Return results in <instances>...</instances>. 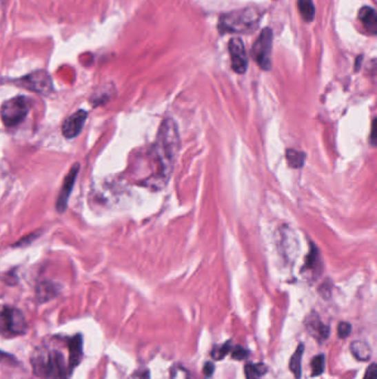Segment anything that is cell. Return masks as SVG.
<instances>
[{"instance_id":"1","label":"cell","mask_w":377,"mask_h":379,"mask_svg":"<svg viewBox=\"0 0 377 379\" xmlns=\"http://www.w3.org/2000/svg\"><path fill=\"white\" fill-rule=\"evenodd\" d=\"M179 150V133L176 121L165 119L159 126L156 142L153 146V157L156 172L145 181V186L161 190L171 179Z\"/></svg>"},{"instance_id":"2","label":"cell","mask_w":377,"mask_h":379,"mask_svg":"<svg viewBox=\"0 0 377 379\" xmlns=\"http://www.w3.org/2000/svg\"><path fill=\"white\" fill-rule=\"evenodd\" d=\"M34 375L45 379H68L70 369L65 364V357L60 351H49L39 349L31 357Z\"/></svg>"},{"instance_id":"3","label":"cell","mask_w":377,"mask_h":379,"mask_svg":"<svg viewBox=\"0 0 377 379\" xmlns=\"http://www.w3.org/2000/svg\"><path fill=\"white\" fill-rule=\"evenodd\" d=\"M263 14V9L254 7L227 12L219 19V30L230 34H250L258 28Z\"/></svg>"},{"instance_id":"4","label":"cell","mask_w":377,"mask_h":379,"mask_svg":"<svg viewBox=\"0 0 377 379\" xmlns=\"http://www.w3.org/2000/svg\"><path fill=\"white\" fill-rule=\"evenodd\" d=\"M31 108V100L27 97L19 96L9 99L0 108V117L7 128L19 126L28 115Z\"/></svg>"},{"instance_id":"5","label":"cell","mask_w":377,"mask_h":379,"mask_svg":"<svg viewBox=\"0 0 377 379\" xmlns=\"http://www.w3.org/2000/svg\"><path fill=\"white\" fill-rule=\"evenodd\" d=\"M28 325L20 309L5 307L0 309V333L5 337H14L27 333Z\"/></svg>"},{"instance_id":"6","label":"cell","mask_w":377,"mask_h":379,"mask_svg":"<svg viewBox=\"0 0 377 379\" xmlns=\"http://www.w3.org/2000/svg\"><path fill=\"white\" fill-rule=\"evenodd\" d=\"M274 34L270 28H265L258 37L252 49V56L263 70L272 69V52Z\"/></svg>"},{"instance_id":"7","label":"cell","mask_w":377,"mask_h":379,"mask_svg":"<svg viewBox=\"0 0 377 379\" xmlns=\"http://www.w3.org/2000/svg\"><path fill=\"white\" fill-rule=\"evenodd\" d=\"M17 84L25 89L45 96L53 91L52 80L49 73L45 70L34 71L28 76L18 79Z\"/></svg>"},{"instance_id":"8","label":"cell","mask_w":377,"mask_h":379,"mask_svg":"<svg viewBox=\"0 0 377 379\" xmlns=\"http://www.w3.org/2000/svg\"><path fill=\"white\" fill-rule=\"evenodd\" d=\"M230 59H232V67L235 72L243 75L248 68V57H247L246 49L243 46V40L241 38H232L230 39Z\"/></svg>"},{"instance_id":"9","label":"cell","mask_w":377,"mask_h":379,"mask_svg":"<svg viewBox=\"0 0 377 379\" xmlns=\"http://www.w3.org/2000/svg\"><path fill=\"white\" fill-rule=\"evenodd\" d=\"M305 325L307 333L313 338H316L318 343H323L330 336V327L322 323L318 313L312 312L310 315H307L305 318Z\"/></svg>"},{"instance_id":"10","label":"cell","mask_w":377,"mask_h":379,"mask_svg":"<svg viewBox=\"0 0 377 379\" xmlns=\"http://www.w3.org/2000/svg\"><path fill=\"white\" fill-rule=\"evenodd\" d=\"M88 113L84 110H79L70 117L65 119L62 124V135L67 139H73L78 137L81 133L85 121H87Z\"/></svg>"},{"instance_id":"11","label":"cell","mask_w":377,"mask_h":379,"mask_svg":"<svg viewBox=\"0 0 377 379\" xmlns=\"http://www.w3.org/2000/svg\"><path fill=\"white\" fill-rule=\"evenodd\" d=\"M79 168H80V166L77 163V164H74L70 168V171L68 173L67 177H65L59 197H58V201H57V210L59 211V212H65V208H67L68 201H69L73 186H74L77 177H78Z\"/></svg>"},{"instance_id":"12","label":"cell","mask_w":377,"mask_h":379,"mask_svg":"<svg viewBox=\"0 0 377 379\" xmlns=\"http://www.w3.org/2000/svg\"><path fill=\"white\" fill-rule=\"evenodd\" d=\"M69 369L72 373L73 369L79 366L82 360V336L76 335L69 340Z\"/></svg>"},{"instance_id":"13","label":"cell","mask_w":377,"mask_h":379,"mask_svg":"<svg viewBox=\"0 0 377 379\" xmlns=\"http://www.w3.org/2000/svg\"><path fill=\"white\" fill-rule=\"evenodd\" d=\"M358 19L362 21L364 27H365L369 32L371 35L376 34L377 31V14L375 9L371 7H363L358 12Z\"/></svg>"},{"instance_id":"14","label":"cell","mask_w":377,"mask_h":379,"mask_svg":"<svg viewBox=\"0 0 377 379\" xmlns=\"http://www.w3.org/2000/svg\"><path fill=\"white\" fill-rule=\"evenodd\" d=\"M351 351H352L353 356L360 362H369L371 360V346L363 340H354L351 344Z\"/></svg>"},{"instance_id":"15","label":"cell","mask_w":377,"mask_h":379,"mask_svg":"<svg viewBox=\"0 0 377 379\" xmlns=\"http://www.w3.org/2000/svg\"><path fill=\"white\" fill-rule=\"evenodd\" d=\"M303 353H305V345H303V344H300V345L296 347L294 354L292 355V357L290 358V364H289V367H290V371H292V373H294L296 379L301 378V362Z\"/></svg>"},{"instance_id":"16","label":"cell","mask_w":377,"mask_h":379,"mask_svg":"<svg viewBox=\"0 0 377 379\" xmlns=\"http://www.w3.org/2000/svg\"><path fill=\"white\" fill-rule=\"evenodd\" d=\"M298 8H299L300 14H301L302 18L311 23L314 19L316 16V7L313 3L312 0H298Z\"/></svg>"},{"instance_id":"17","label":"cell","mask_w":377,"mask_h":379,"mask_svg":"<svg viewBox=\"0 0 377 379\" xmlns=\"http://www.w3.org/2000/svg\"><path fill=\"white\" fill-rule=\"evenodd\" d=\"M268 371V367L263 362L259 364H247L245 373L247 379H260Z\"/></svg>"},{"instance_id":"18","label":"cell","mask_w":377,"mask_h":379,"mask_svg":"<svg viewBox=\"0 0 377 379\" xmlns=\"http://www.w3.org/2000/svg\"><path fill=\"white\" fill-rule=\"evenodd\" d=\"M285 157H287V161L291 168H301L305 164V155L303 152L298 151V150H287Z\"/></svg>"},{"instance_id":"19","label":"cell","mask_w":377,"mask_h":379,"mask_svg":"<svg viewBox=\"0 0 377 379\" xmlns=\"http://www.w3.org/2000/svg\"><path fill=\"white\" fill-rule=\"evenodd\" d=\"M325 356L323 354L318 355L311 360V375L312 377L320 376L325 373Z\"/></svg>"},{"instance_id":"20","label":"cell","mask_w":377,"mask_h":379,"mask_svg":"<svg viewBox=\"0 0 377 379\" xmlns=\"http://www.w3.org/2000/svg\"><path fill=\"white\" fill-rule=\"evenodd\" d=\"M232 349V345L230 340L223 344V345L216 346L215 349H212V358L216 360H221L227 354H230Z\"/></svg>"},{"instance_id":"21","label":"cell","mask_w":377,"mask_h":379,"mask_svg":"<svg viewBox=\"0 0 377 379\" xmlns=\"http://www.w3.org/2000/svg\"><path fill=\"white\" fill-rule=\"evenodd\" d=\"M53 287L54 286H50L48 283L40 285L39 289H38V296H39L40 301L47 302L49 301L50 298H54L56 293L50 292V291H54Z\"/></svg>"},{"instance_id":"22","label":"cell","mask_w":377,"mask_h":379,"mask_svg":"<svg viewBox=\"0 0 377 379\" xmlns=\"http://www.w3.org/2000/svg\"><path fill=\"white\" fill-rule=\"evenodd\" d=\"M171 379H190V373L183 366L175 365L171 369Z\"/></svg>"},{"instance_id":"23","label":"cell","mask_w":377,"mask_h":379,"mask_svg":"<svg viewBox=\"0 0 377 379\" xmlns=\"http://www.w3.org/2000/svg\"><path fill=\"white\" fill-rule=\"evenodd\" d=\"M232 357L234 360H243L248 357V351L241 347V345H236L232 349Z\"/></svg>"},{"instance_id":"24","label":"cell","mask_w":377,"mask_h":379,"mask_svg":"<svg viewBox=\"0 0 377 379\" xmlns=\"http://www.w3.org/2000/svg\"><path fill=\"white\" fill-rule=\"evenodd\" d=\"M352 331V325L347 322H341L338 325V335L340 338H347Z\"/></svg>"},{"instance_id":"25","label":"cell","mask_w":377,"mask_h":379,"mask_svg":"<svg viewBox=\"0 0 377 379\" xmlns=\"http://www.w3.org/2000/svg\"><path fill=\"white\" fill-rule=\"evenodd\" d=\"M363 379H377V366L375 362L371 364L366 369L365 376Z\"/></svg>"},{"instance_id":"26","label":"cell","mask_w":377,"mask_h":379,"mask_svg":"<svg viewBox=\"0 0 377 379\" xmlns=\"http://www.w3.org/2000/svg\"><path fill=\"white\" fill-rule=\"evenodd\" d=\"M215 371V365L212 362H207L204 366V373L207 377L212 376V373Z\"/></svg>"},{"instance_id":"27","label":"cell","mask_w":377,"mask_h":379,"mask_svg":"<svg viewBox=\"0 0 377 379\" xmlns=\"http://www.w3.org/2000/svg\"><path fill=\"white\" fill-rule=\"evenodd\" d=\"M141 379H148V373H144V375H143L142 378Z\"/></svg>"}]
</instances>
